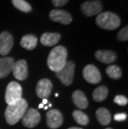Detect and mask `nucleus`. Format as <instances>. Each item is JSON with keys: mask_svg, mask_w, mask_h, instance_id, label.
Listing matches in <instances>:
<instances>
[{"mask_svg": "<svg viewBox=\"0 0 128 129\" xmlns=\"http://www.w3.org/2000/svg\"><path fill=\"white\" fill-rule=\"evenodd\" d=\"M15 61L13 57H4L0 58V78H4L13 71Z\"/></svg>", "mask_w": 128, "mask_h": 129, "instance_id": "nucleus-14", "label": "nucleus"}, {"mask_svg": "<svg viewBox=\"0 0 128 129\" xmlns=\"http://www.w3.org/2000/svg\"><path fill=\"white\" fill-rule=\"evenodd\" d=\"M106 129H112V128H111V127H107V128H106Z\"/></svg>", "mask_w": 128, "mask_h": 129, "instance_id": "nucleus-34", "label": "nucleus"}, {"mask_svg": "<svg viewBox=\"0 0 128 129\" xmlns=\"http://www.w3.org/2000/svg\"><path fill=\"white\" fill-rule=\"evenodd\" d=\"M72 101L76 106L80 109H85L88 107V101L86 95L81 90H77L72 93Z\"/></svg>", "mask_w": 128, "mask_h": 129, "instance_id": "nucleus-17", "label": "nucleus"}, {"mask_svg": "<svg viewBox=\"0 0 128 129\" xmlns=\"http://www.w3.org/2000/svg\"><path fill=\"white\" fill-rule=\"evenodd\" d=\"M67 50L63 46H58L53 48L48 57V66L53 72H58L66 64Z\"/></svg>", "mask_w": 128, "mask_h": 129, "instance_id": "nucleus-1", "label": "nucleus"}, {"mask_svg": "<svg viewBox=\"0 0 128 129\" xmlns=\"http://www.w3.org/2000/svg\"><path fill=\"white\" fill-rule=\"evenodd\" d=\"M13 46V38L9 32L0 34V55L6 56L12 50Z\"/></svg>", "mask_w": 128, "mask_h": 129, "instance_id": "nucleus-11", "label": "nucleus"}, {"mask_svg": "<svg viewBox=\"0 0 128 129\" xmlns=\"http://www.w3.org/2000/svg\"><path fill=\"white\" fill-rule=\"evenodd\" d=\"M55 97H58V93H55Z\"/></svg>", "mask_w": 128, "mask_h": 129, "instance_id": "nucleus-32", "label": "nucleus"}, {"mask_svg": "<svg viewBox=\"0 0 128 129\" xmlns=\"http://www.w3.org/2000/svg\"><path fill=\"white\" fill-rule=\"evenodd\" d=\"M117 39L120 41H127L128 39V27L126 26L121 28L117 34Z\"/></svg>", "mask_w": 128, "mask_h": 129, "instance_id": "nucleus-24", "label": "nucleus"}, {"mask_svg": "<svg viewBox=\"0 0 128 129\" xmlns=\"http://www.w3.org/2000/svg\"><path fill=\"white\" fill-rule=\"evenodd\" d=\"M95 57L98 61L106 64L111 63L117 58L116 53L111 50H98L95 53Z\"/></svg>", "mask_w": 128, "mask_h": 129, "instance_id": "nucleus-15", "label": "nucleus"}, {"mask_svg": "<svg viewBox=\"0 0 128 129\" xmlns=\"http://www.w3.org/2000/svg\"><path fill=\"white\" fill-rule=\"evenodd\" d=\"M48 107H49V108H52V103H50L49 105H48Z\"/></svg>", "mask_w": 128, "mask_h": 129, "instance_id": "nucleus-33", "label": "nucleus"}, {"mask_svg": "<svg viewBox=\"0 0 128 129\" xmlns=\"http://www.w3.org/2000/svg\"><path fill=\"white\" fill-rule=\"evenodd\" d=\"M114 103L120 106H125L128 103V99L123 95H116L114 98Z\"/></svg>", "mask_w": 128, "mask_h": 129, "instance_id": "nucleus-25", "label": "nucleus"}, {"mask_svg": "<svg viewBox=\"0 0 128 129\" xmlns=\"http://www.w3.org/2000/svg\"><path fill=\"white\" fill-rule=\"evenodd\" d=\"M49 18L52 21L60 23L63 25H68L72 21V17L68 12L62 9H53L49 13Z\"/></svg>", "mask_w": 128, "mask_h": 129, "instance_id": "nucleus-10", "label": "nucleus"}, {"mask_svg": "<svg viewBox=\"0 0 128 129\" xmlns=\"http://www.w3.org/2000/svg\"><path fill=\"white\" fill-rule=\"evenodd\" d=\"M22 121H23V126H25L26 127L28 128L34 127L38 124L41 121L40 113L37 109L34 108L27 109L25 114L22 117Z\"/></svg>", "mask_w": 128, "mask_h": 129, "instance_id": "nucleus-8", "label": "nucleus"}, {"mask_svg": "<svg viewBox=\"0 0 128 129\" xmlns=\"http://www.w3.org/2000/svg\"><path fill=\"white\" fill-rule=\"evenodd\" d=\"M97 26L101 28L107 30H115L118 28L121 24V20L118 15L111 12L100 13L96 18Z\"/></svg>", "mask_w": 128, "mask_h": 129, "instance_id": "nucleus-3", "label": "nucleus"}, {"mask_svg": "<svg viewBox=\"0 0 128 129\" xmlns=\"http://www.w3.org/2000/svg\"><path fill=\"white\" fill-rule=\"evenodd\" d=\"M38 107H39V108H44V105H43L42 103H40Z\"/></svg>", "mask_w": 128, "mask_h": 129, "instance_id": "nucleus-29", "label": "nucleus"}, {"mask_svg": "<svg viewBox=\"0 0 128 129\" xmlns=\"http://www.w3.org/2000/svg\"><path fill=\"white\" fill-rule=\"evenodd\" d=\"M82 75L84 79L89 83L92 84H97L101 82L102 80V76L97 69L96 66L92 64L87 65L85 68H83Z\"/></svg>", "mask_w": 128, "mask_h": 129, "instance_id": "nucleus-7", "label": "nucleus"}, {"mask_svg": "<svg viewBox=\"0 0 128 129\" xmlns=\"http://www.w3.org/2000/svg\"><path fill=\"white\" fill-rule=\"evenodd\" d=\"M61 39V35L58 33H45L40 38V42L42 45L52 47L56 45Z\"/></svg>", "mask_w": 128, "mask_h": 129, "instance_id": "nucleus-16", "label": "nucleus"}, {"mask_svg": "<svg viewBox=\"0 0 128 129\" xmlns=\"http://www.w3.org/2000/svg\"><path fill=\"white\" fill-rule=\"evenodd\" d=\"M81 10L87 17H92V16L99 14L102 12V4L99 0L87 1L81 5Z\"/></svg>", "mask_w": 128, "mask_h": 129, "instance_id": "nucleus-6", "label": "nucleus"}, {"mask_svg": "<svg viewBox=\"0 0 128 129\" xmlns=\"http://www.w3.org/2000/svg\"><path fill=\"white\" fill-rule=\"evenodd\" d=\"M13 73L14 78L18 81H23L28 76V63L25 60L21 59L18 62H15L13 68Z\"/></svg>", "mask_w": 128, "mask_h": 129, "instance_id": "nucleus-12", "label": "nucleus"}, {"mask_svg": "<svg viewBox=\"0 0 128 129\" xmlns=\"http://www.w3.org/2000/svg\"><path fill=\"white\" fill-rule=\"evenodd\" d=\"M72 117L76 122L80 125L86 126L88 124L89 122V117L86 113H84L81 110H75L72 112Z\"/></svg>", "mask_w": 128, "mask_h": 129, "instance_id": "nucleus-21", "label": "nucleus"}, {"mask_svg": "<svg viewBox=\"0 0 128 129\" xmlns=\"http://www.w3.org/2000/svg\"><path fill=\"white\" fill-rule=\"evenodd\" d=\"M107 75L112 79H119L121 78L122 72L117 65H110L107 68Z\"/></svg>", "mask_w": 128, "mask_h": 129, "instance_id": "nucleus-23", "label": "nucleus"}, {"mask_svg": "<svg viewBox=\"0 0 128 129\" xmlns=\"http://www.w3.org/2000/svg\"><path fill=\"white\" fill-rule=\"evenodd\" d=\"M63 123V116L58 109H52L47 112V124L51 129H57Z\"/></svg>", "mask_w": 128, "mask_h": 129, "instance_id": "nucleus-9", "label": "nucleus"}, {"mask_svg": "<svg viewBox=\"0 0 128 129\" xmlns=\"http://www.w3.org/2000/svg\"><path fill=\"white\" fill-rule=\"evenodd\" d=\"M28 103L25 99H22L13 105H8L5 110V118L9 125H14L22 119L28 109Z\"/></svg>", "mask_w": 128, "mask_h": 129, "instance_id": "nucleus-2", "label": "nucleus"}, {"mask_svg": "<svg viewBox=\"0 0 128 129\" xmlns=\"http://www.w3.org/2000/svg\"><path fill=\"white\" fill-rule=\"evenodd\" d=\"M23 95V89L21 85L17 82H11L9 83L5 92V101L8 105H13L19 102Z\"/></svg>", "mask_w": 128, "mask_h": 129, "instance_id": "nucleus-4", "label": "nucleus"}, {"mask_svg": "<svg viewBox=\"0 0 128 129\" xmlns=\"http://www.w3.org/2000/svg\"><path fill=\"white\" fill-rule=\"evenodd\" d=\"M44 108L45 110H46V109H48V107H47V106H44V108Z\"/></svg>", "mask_w": 128, "mask_h": 129, "instance_id": "nucleus-31", "label": "nucleus"}, {"mask_svg": "<svg viewBox=\"0 0 128 129\" xmlns=\"http://www.w3.org/2000/svg\"><path fill=\"white\" fill-rule=\"evenodd\" d=\"M69 0H52V3L55 7H62L66 5Z\"/></svg>", "mask_w": 128, "mask_h": 129, "instance_id": "nucleus-27", "label": "nucleus"}, {"mask_svg": "<svg viewBox=\"0 0 128 129\" xmlns=\"http://www.w3.org/2000/svg\"><path fill=\"white\" fill-rule=\"evenodd\" d=\"M68 129H82L81 127H69Z\"/></svg>", "mask_w": 128, "mask_h": 129, "instance_id": "nucleus-30", "label": "nucleus"}, {"mask_svg": "<svg viewBox=\"0 0 128 129\" xmlns=\"http://www.w3.org/2000/svg\"><path fill=\"white\" fill-rule=\"evenodd\" d=\"M48 103V99H46V98H44V99H42V104L43 105H45V104H47Z\"/></svg>", "mask_w": 128, "mask_h": 129, "instance_id": "nucleus-28", "label": "nucleus"}, {"mask_svg": "<svg viewBox=\"0 0 128 129\" xmlns=\"http://www.w3.org/2000/svg\"><path fill=\"white\" fill-rule=\"evenodd\" d=\"M96 116L98 122L103 126H107L111 122V113L107 109L104 108H100L96 112Z\"/></svg>", "mask_w": 128, "mask_h": 129, "instance_id": "nucleus-19", "label": "nucleus"}, {"mask_svg": "<svg viewBox=\"0 0 128 129\" xmlns=\"http://www.w3.org/2000/svg\"><path fill=\"white\" fill-rule=\"evenodd\" d=\"M12 3L13 6L21 12L29 13L32 11V6L26 0H12Z\"/></svg>", "mask_w": 128, "mask_h": 129, "instance_id": "nucleus-22", "label": "nucleus"}, {"mask_svg": "<svg viewBox=\"0 0 128 129\" xmlns=\"http://www.w3.org/2000/svg\"><path fill=\"white\" fill-rule=\"evenodd\" d=\"M53 88V83L48 78H42L37 83L36 87V93L39 98L44 99L49 97Z\"/></svg>", "mask_w": 128, "mask_h": 129, "instance_id": "nucleus-13", "label": "nucleus"}, {"mask_svg": "<svg viewBox=\"0 0 128 129\" xmlns=\"http://www.w3.org/2000/svg\"><path fill=\"white\" fill-rule=\"evenodd\" d=\"M75 73V63L72 61H68L61 70L55 73L56 76L60 79L62 84L65 86H69L73 81V77Z\"/></svg>", "mask_w": 128, "mask_h": 129, "instance_id": "nucleus-5", "label": "nucleus"}, {"mask_svg": "<svg viewBox=\"0 0 128 129\" xmlns=\"http://www.w3.org/2000/svg\"><path fill=\"white\" fill-rule=\"evenodd\" d=\"M127 115L124 112H121V113H116L114 116V120L117 121V122H123L126 119Z\"/></svg>", "mask_w": 128, "mask_h": 129, "instance_id": "nucleus-26", "label": "nucleus"}, {"mask_svg": "<svg viewBox=\"0 0 128 129\" xmlns=\"http://www.w3.org/2000/svg\"><path fill=\"white\" fill-rule=\"evenodd\" d=\"M37 44V38L33 34H27L21 38L20 45L27 50H33Z\"/></svg>", "mask_w": 128, "mask_h": 129, "instance_id": "nucleus-18", "label": "nucleus"}, {"mask_svg": "<svg viewBox=\"0 0 128 129\" xmlns=\"http://www.w3.org/2000/svg\"><path fill=\"white\" fill-rule=\"evenodd\" d=\"M108 95V89L105 86H100L97 87L92 93V98L96 102H102L107 98Z\"/></svg>", "mask_w": 128, "mask_h": 129, "instance_id": "nucleus-20", "label": "nucleus"}]
</instances>
